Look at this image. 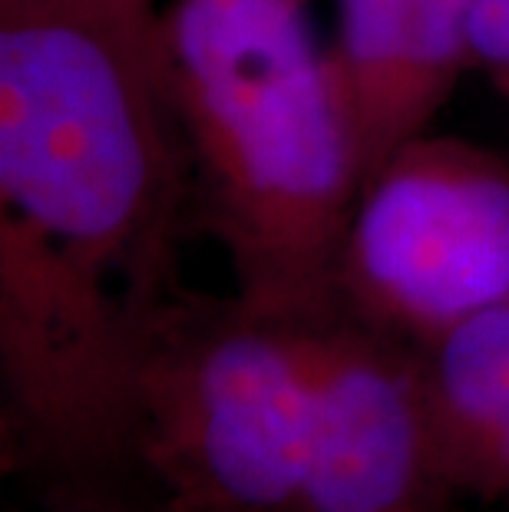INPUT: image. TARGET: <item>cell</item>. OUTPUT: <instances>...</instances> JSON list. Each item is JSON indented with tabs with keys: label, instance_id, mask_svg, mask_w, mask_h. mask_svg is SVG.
<instances>
[{
	"label": "cell",
	"instance_id": "cell-1",
	"mask_svg": "<svg viewBox=\"0 0 509 512\" xmlns=\"http://www.w3.org/2000/svg\"><path fill=\"white\" fill-rule=\"evenodd\" d=\"M0 205L136 328L186 288L196 179L156 0H0Z\"/></svg>",
	"mask_w": 509,
	"mask_h": 512
},
{
	"label": "cell",
	"instance_id": "cell-2",
	"mask_svg": "<svg viewBox=\"0 0 509 512\" xmlns=\"http://www.w3.org/2000/svg\"><path fill=\"white\" fill-rule=\"evenodd\" d=\"M159 37L192 156L196 232L222 248L248 308L285 321L328 314L361 172L308 0H169Z\"/></svg>",
	"mask_w": 509,
	"mask_h": 512
},
{
	"label": "cell",
	"instance_id": "cell-3",
	"mask_svg": "<svg viewBox=\"0 0 509 512\" xmlns=\"http://www.w3.org/2000/svg\"><path fill=\"white\" fill-rule=\"evenodd\" d=\"M136 413L159 506L301 512L314 413L301 321L179 288L139 321Z\"/></svg>",
	"mask_w": 509,
	"mask_h": 512
},
{
	"label": "cell",
	"instance_id": "cell-4",
	"mask_svg": "<svg viewBox=\"0 0 509 512\" xmlns=\"http://www.w3.org/2000/svg\"><path fill=\"white\" fill-rule=\"evenodd\" d=\"M136 321L0 205V466L30 499L159 509L139 466Z\"/></svg>",
	"mask_w": 509,
	"mask_h": 512
},
{
	"label": "cell",
	"instance_id": "cell-5",
	"mask_svg": "<svg viewBox=\"0 0 509 512\" xmlns=\"http://www.w3.org/2000/svg\"><path fill=\"white\" fill-rule=\"evenodd\" d=\"M509 301V159L453 136H417L357 195L338 304L427 347Z\"/></svg>",
	"mask_w": 509,
	"mask_h": 512
},
{
	"label": "cell",
	"instance_id": "cell-6",
	"mask_svg": "<svg viewBox=\"0 0 509 512\" xmlns=\"http://www.w3.org/2000/svg\"><path fill=\"white\" fill-rule=\"evenodd\" d=\"M301 324L314 384L301 512H463L440 463L420 347L341 304Z\"/></svg>",
	"mask_w": 509,
	"mask_h": 512
},
{
	"label": "cell",
	"instance_id": "cell-7",
	"mask_svg": "<svg viewBox=\"0 0 509 512\" xmlns=\"http://www.w3.org/2000/svg\"><path fill=\"white\" fill-rule=\"evenodd\" d=\"M331 47L361 189L410 139L430 133L467 70L480 0H334Z\"/></svg>",
	"mask_w": 509,
	"mask_h": 512
},
{
	"label": "cell",
	"instance_id": "cell-8",
	"mask_svg": "<svg viewBox=\"0 0 509 512\" xmlns=\"http://www.w3.org/2000/svg\"><path fill=\"white\" fill-rule=\"evenodd\" d=\"M420 367L450 486L509 512V301L420 347Z\"/></svg>",
	"mask_w": 509,
	"mask_h": 512
},
{
	"label": "cell",
	"instance_id": "cell-9",
	"mask_svg": "<svg viewBox=\"0 0 509 512\" xmlns=\"http://www.w3.org/2000/svg\"><path fill=\"white\" fill-rule=\"evenodd\" d=\"M467 70L509 100V0H480L470 20Z\"/></svg>",
	"mask_w": 509,
	"mask_h": 512
},
{
	"label": "cell",
	"instance_id": "cell-10",
	"mask_svg": "<svg viewBox=\"0 0 509 512\" xmlns=\"http://www.w3.org/2000/svg\"><path fill=\"white\" fill-rule=\"evenodd\" d=\"M7 512H156L139 503H106V499H34V506H14Z\"/></svg>",
	"mask_w": 509,
	"mask_h": 512
},
{
	"label": "cell",
	"instance_id": "cell-11",
	"mask_svg": "<svg viewBox=\"0 0 509 512\" xmlns=\"http://www.w3.org/2000/svg\"><path fill=\"white\" fill-rule=\"evenodd\" d=\"M159 512H202V509H186V506H159Z\"/></svg>",
	"mask_w": 509,
	"mask_h": 512
}]
</instances>
